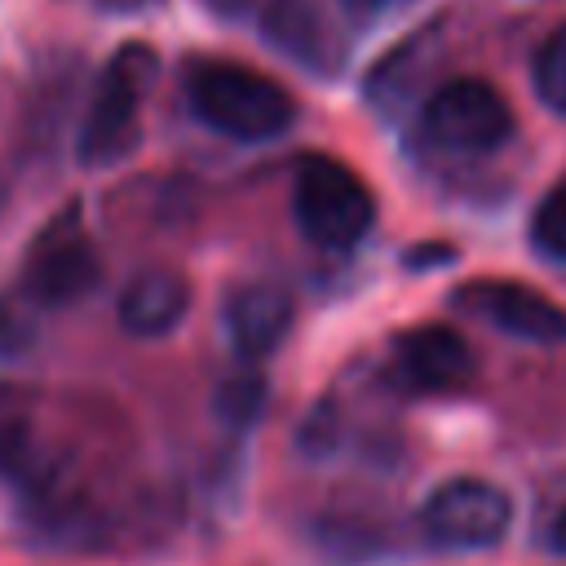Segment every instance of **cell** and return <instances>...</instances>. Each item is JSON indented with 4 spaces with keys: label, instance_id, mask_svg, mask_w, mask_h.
Returning a JSON list of instances; mask_svg holds the SVG:
<instances>
[{
    "label": "cell",
    "instance_id": "1",
    "mask_svg": "<svg viewBox=\"0 0 566 566\" xmlns=\"http://www.w3.org/2000/svg\"><path fill=\"white\" fill-rule=\"evenodd\" d=\"M181 88L195 119L230 142H274L296 124V97L243 62L195 57L181 71Z\"/></svg>",
    "mask_w": 566,
    "mask_h": 566
},
{
    "label": "cell",
    "instance_id": "2",
    "mask_svg": "<svg viewBox=\"0 0 566 566\" xmlns=\"http://www.w3.org/2000/svg\"><path fill=\"white\" fill-rule=\"evenodd\" d=\"M159 80V57L150 44L128 40L111 53V62L97 75V88L88 97L80 137H75V159L84 168H111L128 159L142 142V106L146 93Z\"/></svg>",
    "mask_w": 566,
    "mask_h": 566
},
{
    "label": "cell",
    "instance_id": "3",
    "mask_svg": "<svg viewBox=\"0 0 566 566\" xmlns=\"http://www.w3.org/2000/svg\"><path fill=\"white\" fill-rule=\"evenodd\" d=\"M292 217L314 248L349 252L376 226V195L349 164L332 155H305L292 177Z\"/></svg>",
    "mask_w": 566,
    "mask_h": 566
},
{
    "label": "cell",
    "instance_id": "4",
    "mask_svg": "<svg viewBox=\"0 0 566 566\" xmlns=\"http://www.w3.org/2000/svg\"><path fill=\"white\" fill-rule=\"evenodd\" d=\"M97 283H102V256L88 230L80 226V208H66L31 239L18 270V296L35 314H49V310L57 314L88 301Z\"/></svg>",
    "mask_w": 566,
    "mask_h": 566
},
{
    "label": "cell",
    "instance_id": "5",
    "mask_svg": "<svg viewBox=\"0 0 566 566\" xmlns=\"http://www.w3.org/2000/svg\"><path fill=\"white\" fill-rule=\"evenodd\" d=\"M420 133L442 155H491L513 137V106L491 80L460 75L429 93Z\"/></svg>",
    "mask_w": 566,
    "mask_h": 566
},
{
    "label": "cell",
    "instance_id": "6",
    "mask_svg": "<svg viewBox=\"0 0 566 566\" xmlns=\"http://www.w3.org/2000/svg\"><path fill=\"white\" fill-rule=\"evenodd\" d=\"M416 522L442 553H482L509 535L513 500L486 478H447L424 495Z\"/></svg>",
    "mask_w": 566,
    "mask_h": 566
},
{
    "label": "cell",
    "instance_id": "7",
    "mask_svg": "<svg viewBox=\"0 0 566 566\" xmlns=\"http://www.w3.org/2000/svg\"><path fill=\"white\" fill-rule=\"evenodd\" d=\"M451 305L513 340H531V345L566 340V305L513 279H473L451 292Z\"/></svg>",
    "mask_w": 566,
    "mask_h": 566
},
{
    "label": "cell",
    "instance_id": "8",
    "mask_svg": "<svg viewBox=\"0 0 566 566\" xmlns=\"http://www.w3.org/2000/svg\"><path fill=\"white\" fill-rule=\"evenodd\" d=\"M394 371L416 394H451L473 380V354L455 327L424 323L394 340Z\"/></svg>",
    "mask_w": 566,
    "mask_h": 566
},
{
    "label": "cell",
    "instance_id": "9",
    "mask_svg": "<svg viewBox=\"0 0 566 566\" xmlns=\"http://www.w3.org/2000/svg\"><path fill=\"white\" fill-rule=\"evenodd\" d=\"M292 314H296V305L283 283H239L221 305L230 349L243 363L270 358L283 345V336L292 332Z\"/></svg>",
    "mask_w": 566,
    "mask_h": 566
},
{
    "label": "cell",
    "instance_id": "10",
    "mask_svg": "<svg viewBox=\"0 0 566 566\" xmlns=\"http://www.w3.org/2000/svg\"><path fill=\"white\" fill-rule=\"evenodd\" d=\"M256 22H261V35L279 53H287L296 66H305L310 75H336L340 71V57H345L340 35L314 0H265Z\"/></svg>",
    "mask_w": 566,
    "mask_h": 566
},
{
    "label": "cell",
    "instance_id": "11",
    "mask_svg": "<svg viewBox=\"0 0 566 566\" xmlns=\"http://www.w3.org/2000/svg\"><path fill=\"white\" fill-rule=\"evenodd\" d=\"M186 314H190V283L172 265H146V270L128 274V283L119 287V301H115L119 327L137 340H159V336L177 332L186 323Z\"/></svg>",
    "mask_w": 566,
    "mask_h": 566
},
{
    "label": "cell",
    "instance_id": "12",
    "mask_svg": "<svg viewBox=\"0 0 566 566\" xmlns=\"http://www.w3.org/2000/svg\"><path fill=\"white\" fill-rule=\"evenodd\" d=\"M265 376L261 371H252V367H243V371H234V376H226L221 385H217V394H212V416H217V424H226V429H252L256 420H261V411H265Z\"/></svg>",
    "mask_w": 566,
    "mask_h": 566
},
{
    "label": "cell",
    "instance_id": "13",
    "mask_svg": "<svg viewBox=\"0 0 566 566\" xmlns=\"http://www.w3.org/2000/svg\"><path fill=\"white\" fill-rule=\"evenodd\" d=\"M531 88H535V97H539L553 115L566 119V22L553 27V31L539 40V49H535V57H531Z\"/></svg>",
    "mask_w": 566,
    "mask_h": 566
},
{
    "label": "cell",
    "instance_id": "14",
    "mask_svg": "<svg viewBox=\"0 0 566 566\" xmlns=\"http://www.w3.org/2000/svg\"><path fill=\"white\" fill-rule=\"evenodd\" d=\"M531 243L539 248V256L566 265V181H557L531 212Z\"/></svg>",
    "mask_w": 566,
    "mask_h": 566
},
{
    "label": "cell",
    "instance_id": "15",
    "mask_svg": "<svg viewBox=\"0 0 566 566\" xmlns=\"http://www.w3.org/2000/svg\"><path fill=\"white\" fill-rule=\"evenodd\" d=\"M35 345V310L13 292L0 301V358H22Z\"/></svg>",
    "mask_w": 566,
    "mask_h": 566
},
{
    "label": "cell",
    "instance_id": "16",
    "mask_svg": "<svg viewBox=\"0 0 566 566\" xmlns=\"http://www.w3.org/2000/svg\"><path fill=\"white\" fill-rule=\"evenodd\" d=\"M336 4L345 9V18H354V22L371 27V22L389 18V13H402V9H407V4H416V0H336Z\"/></svg>",
    "mask_w": 566,
    "mask_h": 566
},
{
    "label": "cell",
    "instance_id": "17",
    "mask_svg": "<svg viewBox=\"0 0 566 566\" xmlns=\"http://www.w3.org/2000/svg\"><path fill=\"white\" fill-rule=\"evenodd\" d=\"M93 4L106 9V13H142V9H155L164 0H93Z\"/></svg>",
    "mask_w": 566,
    "mask_h": 566
},
{
    "label": "cell",
    "instance_id": "18",
    "mask_svg": "<svg viewBox=\"0 0 566 566\" xmlns=\"http://www.w3.org/2000/svg\"><path fill=\"white\" fill-rule=\"evenodd\" d=\"M548 544H553V553L566 557V509L557 513V522H553V531H548Z\"/></svg>",
    "mask_w": 566,
    "mask_h": 566
},
{
    "label": "cell",
    "instance_id": "19",
    "mask_svg": "<svg viewBox=\"0 0 566 566\" xmlns=\"http://www.w3.org/2000/svg\"><path fill=\"white\" fill-rule=\"evenodd\" d=\"M4 203H9V181H4V172H0V212H4Z\"/></svg>",
    "mask_w": 566,
    "mask_h": 566
}]
</instances>
